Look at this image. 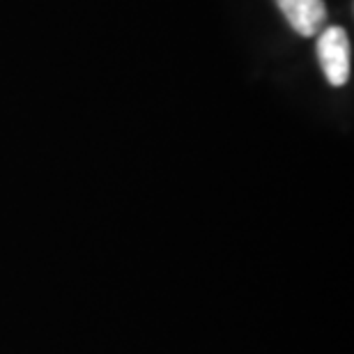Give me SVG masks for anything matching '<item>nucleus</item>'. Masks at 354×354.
<instances>
[{
  "label": "nucleus",
  "mask_w": 354,
  "mask_h": 354,
  "mask_svg": "<svg viewBox=\"0 0 354 354\" xmlns=\"http://www.w3.org/2000/svg\"><path fill=\"white\" fill-rule=\"evenodd\" d=\"M288 19V24L295 28L301 37H313L322 30L327 10L322 0H276Z\"/></svg>",
  "instance_id": "obj_2"
},
{
  "label": "nucleus",
  "mask_w": 354,
  "mask_h": 354,
  "mask_svg": "<svg viewBox=\"0 0 354 354\" xmlns=\"http://www.w3.org/2000/svg\"><path fill=\"white\" fill-rule=\"evenodd\" d=\"M317 58L322 72L334 88L350 81V39L343 28L331 26L317 39Z\"/></svg>",
  "instance_id": "obj_1"
}]
</instances>
